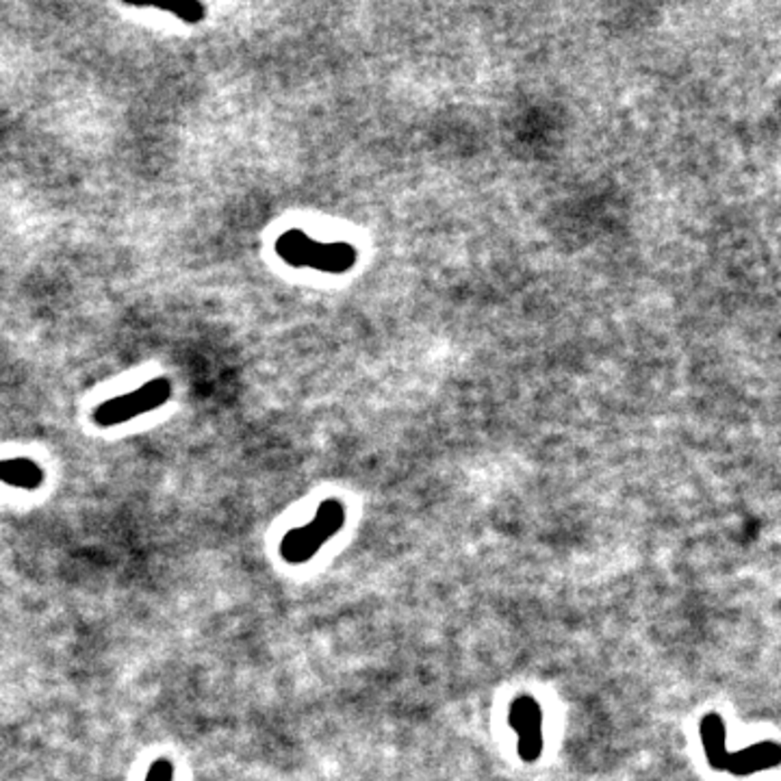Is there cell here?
<instances>
[{"instance_id": "6da1fadb", "label": "cell", "mask_w": 781, "mask_h": 781, "mask_svg": "<svg viewBox=\"0 0 781 781\" xmlns=\"http://www.w3.org/2000/svg\"><path fill=\"white\" fill-rule=\"evenodd\" d=\"M701 740L710 767L729 770L731 775H751L756 770L777 767L781 748L777 742H759L745 751L729 753L725 748V723L719 714L710 712L701 720Z\"/></svg>"}, {"instance_id": "7a4b0ae2", "label": "cell", "mask_w": 781, "mask_h": 781, "mask_svg": "<svg viewBox=\"0 0 781 781\" xmlns=\"http://www.w3.org/2000/svg\"><path fill=\"white\" fill-rule=\"evenodd\" d=\"M276 252L293 268H313L333 274L347 271L356 260V249L350 243L315 241L297 228H291L276 239Z\"/></svg>"}, {"instance_id": "3957f363", "label": "cell", "mask_w": 781, "mask_h": 781, "mask_svg": "<svg viewBox=\"0 0 781 781\" xmlns=\"http://www.w3.org/2000/svg\"><path fill=\"white\" fill-rule=\"evenodd\" d=\"M345 510L336 499H325L311 523L289 530L280 542V556L285 562L302 564L311 560L325 541L343 528Z\"/></svg>"}, {"instance_id": "277c9868", "label": "cell", "mask_w": 781, "mask_h": 781, "mask_svg": "<svg viewBox=\"0 0 781 781\" xmlns=\"http://www.w3.org/2000/svg\"><path fill=\"white\" fill-rule=\"evenodd\" d=\"M172 395V382L167 378H152L144 387L130 390V393L118 395L102 404H98L94 409L91 419L98 428H111L119 426V423H127L133 417L144 415L159 406L165 404Z\"/></svg>"}, {"instance_id": "5b68a950", "label": "cell", "mask_w": 781, "mask_h": 781, "mask_svg": "<svg viewBox=\"0 0 781 781\" xmlns=\"http://www.w3.org/2000/svg\"><path fill=\"white\" fill-rule=\"evenodd\" d=\"M510 727L519 736V756L525 762L539 759L542 751V712L536 699L521 694L510 705Z\"/></svg>"}, {"instance_id": "8992f818", "label": "cell", "mask_w": 781, "mask_h": 781, "mask_svg": "<svg viewBox=\"0 0 781 781\" xmlns=\"http://www.w3.org/2000/svg\"><path fill=\"white\" fill-rule=\"evenodd\" d=\"M0 482L24 491H35L43 482V469L31 458L0 460Z\"/></svg>"}, {"instance_id": "52a82bcc", "label": "cell", "mask_w": 781, "mask_h": 781, "mask_svg": "<svg viewBox=\"0 0 781 781\" xmlns=\"http://www.w3.org/2000/svg\"><path fill=\"white\" fill-rule=\"evenodd\" d=\"M163 11H170L174 18H178L181 22H187V24H200V22L204 20L206 15V7L202 3H183V5H174V7H159Z\"/></svg>"}, {"instance_id": "ba28073f", "label": "cell", "mask_w": 781, "mask_h": 781, "mask_svg": "<svg viewBox=\"0 0 781 781\" xmlns=\"http://www.w3.org/2000/svg\"><path fill=\"white\" fill-rule=\"evenodd\" d=\"M146 781H174V764L167 757L155 759L150 764Z\"/></svg>"}]
</instances>
